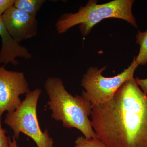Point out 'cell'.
Segmentation results:
<instances>
[{
	"mask_svg": "<svg viewBox=\"0 0 147 147\" xmlns=\"http://www.w3.org/2000/svg\"><path fill=\"white\" fill-rule=\"evenodd\" d=\"M92 127L108 147H147V94L127 80L113 98L92 105Z\"/></svg>",
	"mask_w": 147,
	"mask_h": 147,
	"instance_id": "6da1fadb",
	"label": "cell"
},
{
	"mask_svg": "<svg viewBox=\"0 0 147 147\" xmlns=\"http://www.w3.org/2000/svg\"><path fill=\"white\" fill-rule=\"evenodd\" d=\"M44 86L49 97L47 104L52 111V118L62 121L65 128L80 130L86 138L97 137L89 119L92 105L90 102L82 95L73 96L69 93L58 77L47 78Z\"/></svg>",
	"mask_w": 147,
	"mask_h": 147,
	"instance_id": "7a4b0ae2",
	"label": "cell"
},
{
	"mask_svg": "<svg viewBox=\"0 0 147 147\" xmlns=\"http://www.w3.org/2000/svg\"><path fill=\"white\" fill-rule=\"evenodd\" d=\"M97 3L96 1L90 0L76 13L61 15L55 25L58 34L64 33L79 25L82 35L86 36L96 24L108 18L122 19L138 28L136 18L132 13L133 0H114L102 4Z\"/></svg>",
	"mask_w": 147,
	"mask_h": 147,
	"instance_id": "3957f363",
	"label": "cell"
},
{
	"mask_svg": "<svg viewBox=\"0 0 147 147\" xmlns=\"http://www.w3.org/2000/svg\"><path fill=\"white\" fill-rule=\"evenodd\" d=\"M41 93L39 88L30 91L15 111L7 113L5 123L13 130L16 140L20 133H24L32 139L37 147H53V138L47 129L42 131L38 119L37 106Z\"/></svg>",
	"mask_w": 147,
	"mask_h": 147,
	"instance_id": "277c9868",
	"label": "cell"
},
{
	"mask_svg": "<svg viewBox=\"0 0 147 147\" xmlns=\"http://www.w3.org/2000/svg\"><path fill=\"white\" fill-rule=\"evenodd\" d=\"M138 65L134 57L130 65L121 73L113 77H105L102 72L106 67L98 69L91 67L84 74L81 81V86L85 90L82 96L91 102L97 105L107 102L113 98L115 94L127 80L134 78Z\"/></svg>",
	"mask_w": 147,
	"mask_h": 147,
	"instance_id": "5b68a950",
	"label": "cell"
},
{
	"mask_svg": "<svg viewBox=\"0 0 147 147\" xmlns=\"http://www.w3.org/2000/svg\"><path fill=\"white\" fill-rule=\"evenodd\" d=\"M0 66V118L5 111L11 113L21 104L20 96L30 91L24 73Z\"/></svg>",
	"mask_w": 147,
	"mask_h": 147,
	"instance_id": "8992f818",
	"label": "cell"
},
{
	"mask_svg": "<svg viewBox=\"0 0 147 147\" xmlns=\"http://www.w3.org/2000/svg\"><path fill=\"white\" fill-rule=\"evenodd\" d=\"M8 32L20 43L36 36L38 23L36 18L12 6L1 16Z\"/></svg>",
	"mask_w": 147,
	"mask_h": 147,
	"instance_id": "52a82bcc",
	"label": "cell"
},
{
	"mask_svg": "<svg viewBox=\"0 0 147 147\" xmlns=\"http://www.w3.org/2000/svg\"><path fill=\"white\" fill-rule=\"evenodd\" d=\"M0 37L1 39V48L0 50V64L6 65L10 63L14 65H18L16 58L25 59L32 58L31 53L26 47L16 42L9 34L0 16Z\"/></svg>",
	"mask_w": 147,
	"mask_h": 147,
	"instance_id": "ba28073f",
	"label": "cell"
},
{
	"mask_svg": "<svg viewBox=\"0 0 147 147\" xmlns=\"http://www.w3.org/2000/svg\"><path fill=\"white\" fill-rule=\"evenodd\" d=\"M45 1V0H15L13 6L36 18L37 13Z\"/></svg>",
	"mask_w": 147,
	"mask_h": 147,
	"instance_id": "9c48e42d",
	"label": "cell"
},
{
	"mask_svg": "<svg viewBox=\"0 0 147 147\" xmlns=\"http://www.w3.org/2000/svg\"><path fill=\"white\" fill-rule=\"evenodd\" d=\"M136 37V42L140 46L136 61L139 65H144L147 63V29L144 32L139 31Z\"/></svg>",
	"mask_w": 147,
	"mask_h": 147,
	"instance_id": "30bf717a",
	"label": "cell"
},
{
	"mask_svg": "<svg viewBox=\"0 0 147 147\" xmlns=\"http://www.w3.org/2000/svg\"><path fill=\"white\" fill-rule=\"evenodd\" d=\"M75 144L74 147H108L97 137L87 138L80 136L76 139Z\"/></svg>",
	"mask_w": 147,
	"mask_h": 147,
	"instance_id": "8fae6325",
	"label": "cell"
},
{
	"mask_svg": "<svg viewBox=\"0 0 147 147\" xmlns=\"http://www.w3.org/2000/svg\"><path fill=\"white\" fill-rule=\"evenodd\" d=\"M7 130L3 128L0 118V147H9V137L6 135Z\"/></svg>",
	"mask_w": 147,
	"mask_h": 147,
	"instance_id": "7c38bea8",
	"label": "cell"
},
{
	"mask_svg": "<svg viewBox=\"0 0 147 147\" xmlns=\"http://www.w3.org/2000/svg\"><path fill=\"white\" fill-rule=\"evenodd\" d=\"M15 0H0V16L14 5Z\"/></svg>",
	"mask_w": 147,
	"mask_h": 147,
	"instance_id": "4fadbf2b",
	"label": "cell"
},
{
	"mask_svg": "<svg viewBox=\"0 0 147 147\" xmlns=\"http://www.w3.org/2000/svg\"><path fill=\"white\" fill-rule=\"evenodd\" d=\"M135 82L144 93L147 94V78L141 79L138 77L134 78Z\"/></svg>",
	"mask_w": 147,
	"mask_h": 147,
	"instance_id": "5bb4252c",
	"label": "cell"
},
{
	"mask_svg": "<svg viewBox=\"0 0 147 147\" xmlns=\"http://www.w3.org/2000/svg\"><path fill=\"white\" fill-rule=\"evenodd\" d=\"M9 137V147H19L17 145L16 139L12 136V139H11L10 137Z\"/></svg>",
	"mask_w": 147,
	"mask_h": 147,
	"instance_id": "9a60e30c",
	"label": "cell"
}]
</instances>
